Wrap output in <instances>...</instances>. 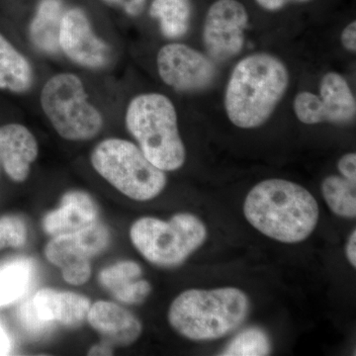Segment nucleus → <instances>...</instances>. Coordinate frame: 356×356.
Returning <instances> with one entry per match:
<instances>
[{
	"label": "nucleus",
	"mask_w": 356,
	"mask_h": 356,
	"mask_svg": "<svg viewBox=\"0 0 356 356\" xmlns=\"http://www.w3.org/2000/svg\"><path fill=\"white\" fill-rule=\"evenodd\" d=\"M289 83V70L276 56L255 53L242 58L225 90L229 120L238 128L261 127L273 116Z\"/></svg>",
	"instance_id": "obj_1"
},
{
	"label": "nucleus",
	"mask_w": 356,
	"mask_h": 356,
	"mask_svg": "<svg viewBox=\"0 0 356 356\" xmlns=\"http://www.w3.org/2000/svg\"><path fill=\"white\" fill-rule=\"evenodd\" d=\"M243 214L264 236L281 243H297L313 233L320 210L317 200L305 187L271 178L248 192Z\"/></svg>",
	"instance_id": "obj_2"
},
{
	"label": "nucleus",
	"mask_w": 356,
	"mask_h": 356,
	"mask_svg": "<svg viewBox=\"0 0 356 356\" xmlns=\"http://www.w3.org/2000/svg\"><path fill=\"white\" fill-rule=\"evenodd\" d=\"M250 312L248 295L236 287L189 289L173 300L168 322L182 337L214 341L236 331Z\"/></svg>",
	"instance_id": "obj_3"
},
{
	"label": "nucleus",
	"mask_w": 356,
	"mask_h": 356,
	"mask_svg": "<svg viewBox=\"0 0 356 356\" xmlns=\"http://www.w3.org/2000/svg\"><path fill=\"white\" fill-rule=\"evenodd\" d=\"M125 124L140 151L159 170L175 172L184 166L186 149L178 130L177 109L168 96H135L126 109Z\"/></svg>",
	"instance_id": "obj_4"
},
{
	"label": "nucleus",
	"mask_w": 356,
	"mask_h": 356,
	"mask_svg": "<svg viewBox=\"0 0 356 356\" xmlns=\"http://www.w3.org/2000/svg\"><path fill=\"white\" fill-rule=\"evenodd\" d=\"M91 165L114 188L135 201L152 200L165 188V172L146 158L130 140L108 138L93 149Z\"/></svg>",
	"instance_id": "obj_5"
},
{
	"label": "nucleus",
	"mask_w": 356,
	"mask_h": 356,
	"mask_svg": "<svg viewBox=\"0 0 356 356\" xmlns=\"http://www.w3.org/2000/svg\"><path fill=\"white\" fill-rule=\"evenodd\" d=\"M40 103L51 127L63 139L86 142L102 131V112L89 102L83 79L72 72H60L47 81Z\"/></svg>",
	"instance_id": "obj_6"
},
{
	"label": "nucleus",
	"mask_w": 356,
	"mask_h": 356,
	"mask_svg": "<svg viewBox=\"0 0 356 356\" xmlns=\"http://www.w3.org/2000/svg\"><path fill=\"white\" fill-rule=\"evenodd\" d=\"M207 229L195 215L178 213L168 221L154 217L137 220L130 229L134 247L156 266L184 264L205 242Z\"/></svg>",
	"instance_id": "obj_7"
},
{
	"label": "nucleus",
	"mask_w": 356,
	"mask_h": 356,
	"mask_svg": "<svg viewBox=\"0 0 356 356\" xmlns=\"http://www.w3.org/2000/svg\"><path fill=\"white\" fill-rule=\"evenodd\" d=\"M90 306L83 295L44 288L21 305L20 322L35 337L43 336L55 324L76 329L86 322Z\"/></svg>",
	"instance_id": "obj_8"
},
{
	"label": "nucleus",
	"mask_w": 356,
	"mask_h": 356,
	"mask_svg": "<svg viewBox=\"0 0 356 356\" xmlns=\"http://www.w3.org/2000/svg\"><path fill=\"white\" fill-rule=\"evenodd\" d=\"M293 109L298 120L306 125H348L355 120L356 100L344 76L329 72L321 81L318 95L301 91L295 96Z\"/></svg>",
	"instance_id": "obj_9"
},
{
	"label": "nucleus",
	"mask_w": 356,
	"mask_h": 356,
	"mask_svg": "<svg viewBox=\"0 0 356 356\" xmlns=\"http://www.w3.org/2000/svg\"><path fill=\"white\" fill-rule=\"evenodd\" d=\"M247 8L238 0H216L204 20L202 40L207 56L215 63L236 57L245 46L248 27Z\"/></svg>",
	"instance_id": "obj_10"
},
{
	"label": "nucleus",
	"mask_w": 356,
	"mask_h": 356,
	"mask_svg": "<svg viewBox=\"0 0 356 356\" xmlns=\"http://www.w3.org/2000/svg\"><path fill=\"white\" fill-rule=\"evenodd\" d=\"M159 76L166 86L179 92H200L217 77L216 63L188 44L170 43L156 56Z\"/></svg>",
	"instance_id": "obj_11"
},
{
	"label": "nucleus",
	"mask_w": 356,
	"mask_h": 356,
	"mask_svg": "<svg viewBox=\"0 0 356 356\" xmlns=\"http://www.w3.org/2000/svg\"><path fill=\"white\" fill-rule=\"evenodd\" d=\"M58 46L72 62L86 69H104L111 60L109 44L96 34L88 14L79 7L65 9Z\"/></svg>",
	"instance_id": "obj_12"
},
{
	"label": "nucleus",
	"mask_w": 356,
	"mask_h": 356,
	"mask_svg": "<svg viewBox=\"0 0 356 356\" xmlns=\"http://www.w3.org/2000/svg\"><path fill=\"white\" fill-rule=\"evenodd\" d=\"M86 321L104 343L119 348L131 346L140 339L143 325L133 313L118 304L98 301L91 304Z\"/></svg>",
	"instance_id": "obj_13"
},
{
	"label": "nucleus",
	"mask_w": 356,
	"mask_h": 356,
	"mask_svg": "<svg viewBox=\"0 0 356 356\" xmlns=\"http://www.w3.org/2000/svg\"><path fill=\"white\" fill-rule=\"evenodd\" d=\"M38 154V142L24 125L10 123L0 127V163L13 181L27 179Z\"/></svg>",
	"instance_id": "obj_14"
},
{
	"label": "nucleus",
	"mask_w": 356,
	"mask_h": 356,
	"mask_svg": "<svg viewBox=\"0 0 356 356\" xmlns=\"http://www.w3.org/2000/svg\"><path fill=\"white\" fill-rule=\"evenodd\" d=\"M44 255L60 269L63 278L69 284L81 286L90 280L93 257L76 233L53 236L44 248Z\"/></svg>",
	"instance_id": "obj_15"
},
{
	"label": "nucleus",
	"mask_w": 356,
	"mask_h": 356,
	"mask_svg": "<svg viewBox=\"0 0 356 356\" xmlns=\"http://www.w3.org/2000/svg\"><path fill=\"white\" fill-rule=\"evenodd\" d=\"M97 219L98 208L92 197L86 192L72 191L63 196L60 207L44 217L43 229L53 238L76 233Z\"/></svg>",
	"instance_id": "obj_16"
},
{
	"label": "nucleus",
	"mask_w": 356,
	"mask_h": 356,
	"mask_svg": "<svg viewBox=\"0 0 356 356\" xmlns=\"http://www.w3.org/2000/svg\"><path fill=\"white\" fill-rule=\"evenodd\" d=\"M65 11L63 0H40L29 25V37L35 48L47 55L60 51L58 35Z\"/></svg>",
	"instance_id": "obj_17"
},
{
	"label": "nucleus",
	"mask_w": 356,
	"mask_h": 356,
	"mask_svg": "<svg viewBox=\"0 0 356 356\" xmlns=\"http://www.w3.org/2000/svg\"><path fill=\"white\" fill-rule=\"evenodd\" d=\"M33 81L34 72L28 58L0 33V89L24 93Z\"/></svg>",
	"instance_id": "obj_18"
},
{
	"label": "nucleus",
	"mask_w": 356,
	"mask_h": 356,
	"mask_svg": "<svg viewBox=\"0 0 356 356\" xmlns=\"http://www.w3.org/2000/svg\"><path fill=\"white\" fill-rule=\"evenodd\" d=\"M191 0H153L149 15L158 21L161 34L168 39H179L191 26Z\"/></svg>",
	"instance_id": "obj_19"
},
{
	"label": "nucleus",
	"mask_w": 356,
	"mask_h": 356,
	"mask_svg": "<svg viewBox=\"0 0 356 356\" xmlns=\"http://www.w3.org/2000/svg\"><path fill=\"white\" fill-rule=\"evenodd\" d=\"M35 266L29 259H18L0 268V307L21 298L34 278Z\"/></svg>",
	"instance_id": "obj_20"
},
{
	"label": "nucleus",
	"mask_w": 356,
	"mask_h": 356,
	"mask_svg": "<svg viewBox=\"0 0 356 356\" xmlns=\"http://www.w3.org/2000/svg\"><path fill=\"white\" fill-rule=\"evenodd\" d=\"M325 203L337 216L353 219L356 216V182L339 175H330L322 182Z\"/></svg>",
	"instance_id": "obj_21"
},
{
	"label": "nucleus",
	"mask_w": 356,
	"mask_h": 356,
	"mask_svg": "<svg viewBox=\"0 0 356 356\" xmlns=\"http://www.w3.org/2000/svg\"><path fill=\"white\" fill-rule=\"evenodd\" d=\"M271 353L268 334L259 327H248L232 339L221 355L264 356Z\"/></svg>",
	"instance_id": "obj_22"
},
{
	"label": "nucleus",
	"mask_w": 356,
	"mask_h": 356,
	"mask_svg": "<svg viewBox=\"0 0 356 356\" xmlns=\"http://www.w3.org/2000/svg\"><path fill=\"white\" fill-rule=\"evenodd\" d=\"M142 268L137 262L122 261L100 271V284L112 295L122 291L142 276Z\"/></svg>",
	"instance_id": "obj_23"
},
{
	"label": "nucleus",
	"mask_w": 356,
	"mask_h": 356,
	"mask_svg": "<svg viewBox=\"0 0 356 356\" xmlns=\"http://www.w3.org/2000/svg\"><path fill=\"white\" fill-rule=\"evenodd\" d=\"M27 236V226L22 218L9 215L0 219V250L24 247Z\"/></svg>",
	"instance_id": "obj_24"
},
{
	"label": "nucleus",
	"mask_w": 356,
	"mask_h": 356,
	"mask_svg": "<svg viewBox=\"0 0 356 356\" xmlns=\"http://www.w3.org/2000/svg\"><path fill=\"white\" fill-rule=\"evenodd\" d=\"M152 292V285L149 281L137 280L134 281L132 284L127 288L114 295V298L120 301L121 303L129 304V305H139L145 302L149 293Z\"/></svg>",
	"instance_id": "obj_25"
},
{
	"label": "nucleus",
	"mask_w": 356,
	"mask_h": 356,
	"mask_svg": "<svg viewBox=\"0 0 356 356\" xmlns=\"http://www.w3.org/2000/svg\"><path fill=\"white\" fill-rule=\"evenodd\" d=\"M337 168L341 177L356 182V154L348 153L343 154L337 163Z\"/></svg>",
	"instance_id": "obj_26"
},
{
	"label": "nucleus",
	"mask_w": 356,
	"mask_h": 356,
	"mask_svg": "<svg viewBox=\"0 0 356 356\" xmlns=\"http://www.w3.org/2000/svg\"><path fill=\"white\" fill-rule=\"evenodd\" d=\"M111 6H122L128 15L138 16L144 10L147 0H103Z\"/></svg>",
	"instance_id": "obj_27"
},
{
	"label": "nucleus",
	"mask_w": 356,
	"mask_h": 356,
	"mask_svg": "<svg viewBox=\"0 0 356 356\" xmlns=\"http://www.w3.org/2000/svg\"><path fill=\"white\" fill-rule=\"evenodd\" d=\"M257 6L261 7L264 10L269 13H276L281 9L285 8L289 4L293 3H307L312 0H254Z\"/></svg>",
	"instance_id": "obj_28"
},
{
	"label": "nucleus",
	"mask_w": 356,
	"mask_h": 356,
	"mask_svg": "<svg viewBox=\"0 0 356 356\" xmlns=\"http://www.w3.org/2000/svg\"><path fill=\"white\" fill-rule=\"evenodd\" d=\"M341 43L346 51L355 54L356 51V21L346 26L341 35Z\"/></svg>",
	"instance_id": "obj_29"
},
{
	"label": "nucleus",
	"mask_w": 356,
	"mask_h": 356,
	"mask_svg": "<svg viewBox=\"0 0 356 356\" xmlns=\"http://www.w3.org/2000/svg\"><path fill=\"white\" fill-rule=\"evenodd\" d=\"M346 257L353 267H356V231L353 229L346 243Z\"/></svg>",
	"instance_id": "obj_30"
},
{
	"label": "nucleus",
	"mask_w": 356,
	"mask_h": 356,
	"mask_svg": "<svg viewBox=\"0 0 356 356\" xmlns=\"http://www.w3.org/2000/svg\"><path fill=\"white\" fill-rule=\"evenodd\" d=\"M112 346L106 343L92 346L88 351V355H112Z\"/></svg>",
	"instance_id": "obj_31"
},
{
	"label": "nucleus",
	"mask_w": 356,
	"mask_h": 356,
	"mask_svg": "<svg viewBox=\"0 0 356 356\" xmlns=\"http://www.w3.org/2000/svg\"><path fill=\"white\" fill-rule=\"evenodd\" d=\"M10 350V341L8 337L0 325V355H7Z\"/></svg>",
	"instance_id": "obj_32"
}]
</instances>
